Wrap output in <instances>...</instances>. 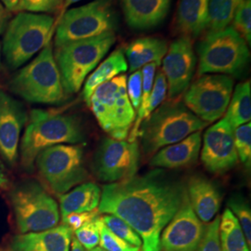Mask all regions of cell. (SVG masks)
<instances>
[{"label": "cell", "instance_id": "cell-1", "mask_svg": "<svg viewBox=\"0 0 251 251\" xmlns=\"http://www.w3.org/2000/svg\"><path fill=\"white\" fill-rule=\"evenodd\" d=\"M186 195L181 181L156 171L104 185L98 209L131 226L143 241L142 251H160L162 231Z\"/></svg>", "mask_w": 251, "mask_h": 251}, {"label": "cell", "instance_id": "cell-2", "mask_svg": "<svg viewBox=\"0 0 251 251\" xmlns=\"http://www.w3.org/2000/svg\"><path fill=\"white\" fill-rule=\"evenodd\" d=\"M84 140L85 135L76 117L33 110L19 145L21 165L25 170H31L37 155L46 149L60 144H81Z\"/></svg>", "mask_w": 251, "mask_h": 251}, {"label": "cell", "instance_id": "cell-3", "mask_svg": "<svg viewBox=\"0 0 251 251\" xmlns=\"http://www.w3.org/2000/svg\"><path fill=\"white\" fill-rule=\"evenodd\" d=\"M209 125L194 115L179 100L162 102L140 126L139 136L146 155L179 143Z\"/></svg>", "mask_w": 251, "mask_h": 251}, {"label": "cell", "instance_id": "cell-4", "mask_svg": "<svg viewBox=\"0 0 251 251\" xmlns=\"http://www.w3.org/2000/svg\"><path fill=\"white\" fill-rule=\"evenodd\" d=\"M116 40L115 32H109L57 48L55 61L66 94L79 91L86 77L104 58Z\"/></svg>", "mask_w": 251, "mask_h": 251}, {"label": "cell", "instance_id": "cell-5", "mask_svg": "<svg viewBox=\"0 0 251 251\" xmlns=\"http://www.w3.org/2000/svg\"><path fill=\"white\" fill-rule=\"evenodd\" d=\"M197 50L198 75L220 74L239 76L251 59L248 43L232 26L209 31L198 43Z\"/></svg>", "mask_w": 251, "mask_h": 251}, {"label": "cell", "instance_id": "cell-6", "mask_svg": "<svg viewBox=\"0 0 251 251\" xmlns=\"http://www.w3.org/2000/svg\"><path fill=\"white\" fill-rule=\"evenodd\" d=\"M9 88L30 102L58 104L63 101L65 91L50 43L14 75L9 82Z\"/></svg>", "mask_w": 251, "mask_h": 251}, {"label": "cell", "instance_id": "cell-7", "mask_svg": "<svg viewBox=\"0 0 251 251\" xmlns=\"http://www.w3.org/2000/svg\"><path fill=\"white\" fill-rule=\"evenodd\" d=\"M53 23L51 16L33 12H21L9 22L3 53L11 68L26 63L48 44Z\"/></svg>", "mask_w": 251, "mask_h": 251}, {"label": "cell", "instance_id": "cell-8", "mask_svg": "<svg viewBox=\"0 0 251 251\" xmlns=\"http://www.w3.org/2000/svg\"><path fill=\"white\" fill-rule=\"evenodd\" d=\"M117 25L113 0H94L63 13L56 30L55 46L115 32Z\"/></svg>", "mask_w": 251, "mask_h": 251}, {"label": "cell", "instance_id": "cell-9", "mask_svg": "<svg viewBox=\"0 0 251 251\" xmlns=\"http://www.w3.org/2000/svg\"><path fill=\"white\" fill-rule=\"evenodd\" d=\"M41 177L57 195H63L89 178L82 144H60L40 152L36 159Z\"/></svg>", "mask_w": 251, "mask_h": 251}, {"label": "cell", "instance_id": "cell-10", "mask_svg": "<svg viewBox=\"0 0 251 251\" xmlns=\"http://www.w3.org/2000/svg\"><path fill=\"white\" fill-rule=\"evenodd\" d=\"M10 202L21 233L46 231L60 222L57 202L35 181H26L13 188Z\"/></svg>", "mask_w": 251, "mask_h": 251}, {"label": "cell", "instance_id": "cell-11", "mask_svg": "<svg viewBox=\"0 0 251 251\" xmlns=\"http://www.w3.org/2000/svg\"><path fill=\"white\" fill-rule=\"evenodd\" d=\"M233 78L226 75H199L184 94V105L198 118L211 123L225 115L233 94Z\"/></svg>", "mask_w": 251, "mask_h": 251}, {"label": "cell", "instance_id": "cell-12", "mask_svg": "<svg viewBox=\"0 0 251 251\" xmlns=\"http://www.w3.org/2000/svg\"><path fill=\"white\" fill-rule=\"evenodd\" d=\"M139 159L140 150L137 142L106 138L95 153L93 171L101 181L108 183L122 181L134 177Z\"/></svg>", "mask_w": 251, "mask_h": 251}, {"label": "cell", "instance_id": "cell-13", "mask_svg": "<svg viewBox=\"0 0 251 251\" xmlns=\"http://www.w3.org/2000/svg\"><path fill=\"white\" fill-rule=\"evenodd\" d=\"M197 65L194 41L180 36L171 43L163 58L162 72L165 75L170 100H179L190 86Z\"/></svg>", "mask_w": 251, "mask_h": 251}, {"label": "cell", "instance_id": "cell-14", "mask_svg": "<svg viewBox=\"0 0 251 251\" xmlns=\"http://www.w3.org/2000/svg\"><path fill=\"white\" fill-rule=\"evenodd\" d=\"M206 226L195 213L186 195L178 211L162 231L160 250L197 251Z\"/></svg>", "mask_w": 251, "mask_h": 251}, {"label": "cell", "instance_id": "cell-15", "mask_svg": "<svg viewBox=\"0 0 251 251\" xmlns=\"http://www.w3.org/2000/svg\"><path fill=\"white\" fill-rule=\"evenodd\" d=\"M201 161L211 173L222 174L232 170L238 162L234 147L233 129L225 118L206 129Z\"/></svg>", "mask_w": 251, "mask_h": 251}, {"label": "cell", "instance_id": "cell-16", "mask_svg": "<svg viewBox=\"0 0 251 251\" xmlns=\"http://www.w3.org/2000/svg\"><path fill=\"white\" fill-rule=\"evenodd\" d=\"M26 120L22 102L0 89V153L10 164L17 160L21 133Z\"/></svg>", "mask_w": 251, "mask_h": 251}, {"label": "cell", "instance_id": "cell-17", "mask_svg": "<svg viewBox=\"0 0 251 251\" xmlns=\"http://www.w3.org/2000/svg\"><path fill=\"white\" fill-rule=\"evenodd\" d=\"M126 23L134 30L158 26L168 16L171 0H120Z\"/></svg>", "mask_w": 251, "mask_h": 251}, {"label": "cell", "instance_id": "cell-18", "mask_svg": "<svg viewBox=\"0 0 251 251\" xmlns=\"http://www.w3.org/2000/svg\"><path fill=\"white\" fill-rule=\"evenodd\" d=\"M73 231L65 225L37 233H21L12 243L13 251H70Z\"/></svg>", "mask_w": 251, "mask_h": 251}, {"label": "cell", "instance_id": "cell-19", "mask_svg": "<svg viewBox=\"0 0 251 251\" xmlns=\"http://www.w3.org/2000/svg\"><path fill=\"white\" fill-rule=\"evenodd\" d=\"M202 145V131H197L179 143L163 147L155 152L150 161L154 168H187L198 161Z\"/></svg>", "mask_w": 251, "mask_h": 251}, {"label": "cell", "instance_id": "cell-20", "mask_svg": "<svg viewBox=\"0 0 251 251\" xmlns=\"http://www.w3.org/2000/svg\"><path fill=\"white\" fill-rule=\"evenodd\" d=\"M187 195L191 206L201 222L210 223L222 205V195L215 183L202 176H194L188 182Z\"/></svg>", "mask_w": 251, "mask_h": 251}, {"label": "cell", "instance_id": "cell-21", "mask_svg": "<svg viewBox=\"0 0 251 251\" xmlns=\"http://www.w3.org/2000/svg\"><path fill=\"white\" fill-rule=\"evenodd\" d=\"M208 29L207 0H179L175 17V30L180 36L192 39Z\"/></svg>", "mask_w": 251, "mask_h": 251}, {"label": "cell", "instance_id": "cell-22", "mask_svg": "<svg viewBox=\"0 0 251 251\" xmlns=\"http://www.w3.org/2000/svg\"><path fill=\"white\" fill-rule=\"evenodd\" d=\"M126 81V75H119L112 80L105 82L93 91L88 101L100 127L107 132H111L113 125L114 110L117 92L120 86Z\"/></svg>", "mask_w": 251, "mask_h": 251}, {"label": "cell", "instance_id": "cell-23", "mask_svg": "<svg viewBox=\"0 0 251 251\" xmlns=\"http://www.w3.org/2000/svg\"><path fill=\"white\" fill-rule=\"evenodd\" d=\"M168 49L167 41L157 37H143L132 41L125 50L129 72H135L149 63L159 66Z\"/></svg>", "mask_w": 251, "mask_h": 251}, {"label": "cell", "instance_id": "cell-24", "mask_svg": "<svg viewBox=\"0 0 251 251\" xmlns=\"http://www.w3.org/2000/svg\"><path fill=\"white\" fill-rule=\"evenodd\" d=\"M101 192L93 182H84L60 196V213L62 218L71 213L90 212L98 208Z\"/></svg>", "mask_w": 251, "mask_h": 251}, {"label": "cell", "instance_id": "cell-25", "mask_svg": "<svg viewBox=\"0 0 251 251\" xmlns=\"http://www.w3.org/2000/svg\"><path fill=\"white\" fill-rule=\"evenodd\" d=\"M128 69L127 63L125 58V54L121 50H117L110 54L106 60H104L99 66L91 73L90 76L85 83L83 89L84 100L89 101L93 91L96 90L100 85L112 80L117 75H122Z\"/></svg>", "mask_w": 251, "mask_h": 251}, {"label": "cell", "instance_id": "cell-26", "mask_svg": "<svg viewBox=\"0 0 251 251\" xmlns=\"http://www.w3.org/2000/svg\"><path fill=\"white\" fill-rule=\"evenodd\" d=\"M225 118L233 129L251 122V81L243 82L235 87Z\"/></svg>", "mask_w": 251, "mask_h": 251}, {"label": "cell", "instance_id": "cell-27", "mask_svg": "<svg viewBox=\"0 0 251 251\" xmlns=\"http://www.w3.org/2000/svg\"><path fill=\"white\" fill-rule=\"evenodd\" d=\"M219 233L222 251H251L238 221L229 208L221 217Z\"/></svg>", "mask_w": 251, "mask_h": 251}, {"label": "cell", "instance_id": "cell-28", "mask_svg": "<svg viewBox=\"0 0 251 251\" xmlns=\"http://www.w3.org/2000/svg\"><path fill=\"white\" fill-rule=\"evenodd\" d=\"M240 0H207L208 29L211 32L229 26Z\"/></svg>", "mask_w": 251, "mask_h": 251}, {"label": "cell", "instance_id": "cell-29", "mask_svg": "<svg viewBox=\"0 0 251 251\" xmlns=\"http://www.w3.org/2000/svg\"><path fill=\"white\" fill-rule=\"evenodd\" d=\"M228 206L238 221L248 246L251 249V209L248 200L242 196L236 195L230 198Z\"/></svg>", "mask_w": 251, "mask_h": 251}, {"label": "cell", "instance_id": "cell-30", "mask_svg": "<svg viewBox=\"0 0 251 251\" xmlns=\"http://www.w3.org/2000/svg\"><path fill=\"white\" fill-rule=\"evenodd\" d=\"M102 223L107 227L108 229L117 234L118 237L125 240L126 242L133 245L135 247L142 248L143 241L140 235L136 233L134 229L127 225L125 221L118 218L117 216L111 214H104L100 216Z\"/></svg>", "mask_w": 251, "mask_h": 251}, {"label": "cell", "instance_id": "cell-31", "mask_svg": "<svg viewBox=\"0 0 251 251\" xmlns=\"http://www.w3.org/2000/svg\"><path fill=\"white\" fill-rule=\"evenodd\" d=\"M233 140L238 160L250 169L251 165V122L233 129Z\"/></svg>", "mask_w": 251, "mask_h": 251}, {"label": "cell", "instance_id": "cell-32", "mask_svg": "<svg viewBox=\"0 0 251 251\" xmlns=\"http://www.w3.org/2000/svg\"><path fill=\"white\" fill-rule=\"evenodd\" d=\"M233 29L242 36L248 45L251 43V0H240L234 11Z\"/></svg>", "mask_w": 251, "mask_h": 251}, {"label": "cell", "instance_id": "cell-33", "mask_svg": "<svg viewBox=\"0 0 251 251\" xmlns=\"http://www.w3.org/2000/svg\"><path fill=\"white\" fill-rule=\"evenodd\" d=\"M100 223V216L98 215L74 232L75 237L80 243L81 246L88 251L99 245Z\"/></svg>", "mask_w": 251, "mask_h": 251}, {"label": "cell", "instance_id": "cell-34", "mask_svg": "<svg viewBox=\"0 0 251 251\" xmlns=\"http://www.w3.org/2000/svg\"><path fill=\"white\" fill-rule=\"evenodd\" d=\"M100 247L106 251H141V248L130 245L111 232L100 218Z\"/></svg>", "mask_w": 251, "mask_h": 251}, {"label": "cell", "instance_id": "cell-35", "mask_svg": "<svg viewBox=\"0 0 251 251\" xmlns=\"http://www.w3.org/2000/svg\"><path fill=\"white\" fill-rule=\"evenodd\" d=\"M220 222L221 217L217 216L206 226L203 238L197 251H223L220 242Z\"/></svg>", "mask_w": 251, "mask_h": 251}, {"label": "cell", "instance_id": "cell-36", "mask_svg": "<svg viewBox=\"0 0 251 251\" xmlns=\"http://www.w3.org/2000/svg\"><path fill=\"white\" fill-rule=\"evenodd\" d=\"M167 92H168L167 80L162 70H159L156 74V75L154 76L152 93H151L149 103L147 106V111H146V116H147L146 118L149 117L152 112L161 104L162 102H164L167 96Z\"/></svg>", "mask_w": 251, "mask_h": 251}, {"label": "cell", "instance_id": "cell-37", "mask_svg": "<svg viewBox=\"0 0 251 251\" xmlns=\"http://www.w3.org/2000/svg\"><path fill=\"white\" fill-rule=\"evenodd\" d=\"M62 0H19L17 10L51 13L60 8Z\"/></svg>", "mask_w": 251, "mask_h": 251}, {"label": "cell", "instance_id": "cell-38", "mask_svg": "<svg viewBox=\"0 0 251 251\" xmlns=\"http://www.w3.org/2000/svg\"><path fill=\"white\" fill-rule=\"evenodd\" d=\"M127 97L135 111H138L141 104L143 93V75L141 70L132 73L126 83Z\"/></svg>", "mask_w": 251, "mask_h": 251}, {"label": "cell", "instance_id": "cell-39", "mask_svg": "<svg viewBox=\"0 0 251 251\" xmlns=\"http://www.w3.org/2000/svg\"><path fill=\"white\" fill-rule=\"evenodd\" d=\"M100 215L99 209H95L90 212H80V213H71L68 215L64 216L62 218L63 225L69 227L73 231V233L80 228L82 225L87 224L88 222L94 219L95 217Z\"/></svg>", "mask_w": 251, "mask_h": 251}, {"label": "cell", "instance_id": "cell-40", "mask_svg": "<svg viewBox=\"0 0 251 251\" xmlns=\"http://www.w3.org/2000/svg\"><path fill=\"white\" fill-rule=\"evenodd\" d=\"M10 18L9 10L0 2V35L3 34L9 25Z\"/></svg>", "mask_w": 251, "mask_h": 251}, {"label": "cell", "instance_id": "cell-41", "mask_svg": "<svg viewBox=\"0 0 251 251\" xmlns=\"http://www.w3.org/2000/svg\"><path fill=\"white\" fill-rule=\"evenodd\" d=\"M9 182L8 177L6 175V171H5V168L2 165V163L0 161V188H4L7 186Z\"/></svg>", "mask_w": 251, "mask_h": 251}, {"label": "cell", "instance_id": "cell-42", "mask_svg": "<svg viewBox=\"0 0 251 251\" xmlns=\"http://www.w3.org/2000/svg\"><path fill=\"white\" fill-rule=\"evenodd\" d=\"M2 4L9 11H16L18 7L19 0H0Z\"/></svg>", "mask_w": 251, "mask_h": 251}, {"label": "cell", "instance_id": "cell-43", "mask_svg": "<svg viewBox=\"0 0 251 251\" xmlns=\"http://www.w3.org/2000/svg\"><path fill=\"white\" fill-rule=\"evenodd\" d=\"M70 251H84V248L81 246L80 243L77 241V239L75 237H73L72 238Z\"/></svg>", "mask_w": 251, "mask_h": 251}, {"label": "cell", "instance_id": "cell-44", "mask_svg": "<svg viewBox=\"0 0 251 251\" xmlns=\"http://www.w3.org/2000/svg\"><path fill=\"white\" fill-rule=\"evenodd\" d=\"M82 0H64V4H63V9H67L68 7H70L73 4H75L77 2H80Z\"/></svg>", "mask_w": 251, "mask_h": 251}, {"label": "cell", "instance_id": "cell-45", "mask_svg": "<svg viewBox=\"0 0 251 251\" xmlns=\"http://www.w3.org/2000/svg\"><path fill=\"white\" fill-rule=\"evenodd\" d=\"M89 251H106L105 250H103L102 248H100V247H96V248H94V249H92V250H90Z\"/></svg>", "mask_w": 251, "mask_h": 251}, {"label": "cell", "instance_id": "cell-46", "mask_svg": "<svg viewBox=\"0 0 251 251\" xmlns=\"http://www.w3.org/2000/svg\"><path fill=\"white\" fill-rule=\"evenodd\" d=\"M12 251V250H6V251Z\"/></svg>", "mask_w": 251, "mask_h": 251}, {"label": "cell", "instance_id": "cell-47", "mask_svg": "<svg viewBox=\"0 0 251 251\" xmlns=\"http://www.w3.org/2000/svg\"><path fill=\"white\" fill-rule=\"evenodd\" d=\"M0 57H1V51H0ZM0 64H1V60H0Z\"/></svg>", "mask_w": 251, "mask_h": 251}]
</instances>
